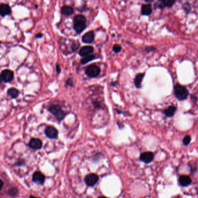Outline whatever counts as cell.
Wrapping results in <instances>:
<instances>
[{"instance_id":"obj_1","label":"cell","mask_w":198,"mask_h":198,"mask_svg":"<svg viewBox=\"0 0 198 198\" xmlns=\"http://www.w3.org/2000/svg\"><path fill=\"white\" fill-rule=\"evenodd\" d=\"M86 18L82 15H77L73 18V29L80 34L86 28Z\"/></svg>"},{"instance_id":"obj_2","label":"cell","mask_w":198,"mask_h":198,"mask_svg":"<svg viewBox=\"0 0 198 198\" xmlns=\"http://www.w3.org/2000/svg\"><path fill=\"white\" fill-rule=\"evenodd\" d=\"M174 92L175 97L180 101L186 100L189 94V92L186 88L179 83H177L175 85Z\"/></svg>"},{"instance_id":"obj_3","label":"cell","mask_w":198,"mask_h":198,"mask_svg":"<svg viewBox=\"0 0 198 198\" xmlns=\"http://www.w3.org/2000/svg\"><path fill=\"white\" fill-rule=\"evenodd\" d=\"M48 110L52 114L54 115V117L58 121H62L66 116L65 112L59 105H51L49 108Z\"/></svg>"},{"instance_id":"obj_4","label":"cell","mask_w":198,"mask_h":198,"mask_svg":"<svg viewBox=\"0 0 198 198\" xmlns=\"http://www.w3.org/2000/svg\"><path fill=\"white\" fill-rule=\"evenodd\" d=\"M85 72L89 77L95 78L100 74L101 69L96 65H90L85 69Z\"/></svg>"},{"instance_id":"obj_5","label":"cell","mask_w":198,"mask_h":198,"mask_svg":"<svg viewBox=\"0 0 198 198\" xmlns=\"http://www.w3.org/2000/svg\"><path fill=\"white\" fill-rule=\"evenodd\" d=\"M14 77L13 72L10 70H3L1 75V80L5 82L12 81Z\"/></svg>"},{"instance_id":"obj_6","label":"cell","mask_w":198,"mask_h":198,"mask_svg":"<svg viewBox=\"0 0 198 198\" xmlns=\"http://www.w3.org/2000/svg\"><path fill=\"white\" fill-rule=\"evenodd\" d=\"M45 133L47 137L51 139H57L58 137V131L54 126H49L46 129Z\"/></svg>"},{"instance_id":"obj_7","label":"cell","mask_w":198,"mask_h":198,"mask_svg":"<svg viewBox=\"0 0 198 198\" xmlns=\"http://www.w3.org/2000/svg\"><path fill=\"white\" fill-rule=\"evenodd\" d=\"M98 176L95 174H89L85 177V183L88 186H93L98 182Z\"/></svg>"},{"instance_id":"obj_8","label":"cell","mask_w":198,"mask_h":198,"mask_svg":"<svg viewBox=\"0 0 198 198\" xmlns=\"http://www.w3.org/2000/svg\"><path fill=\"white\" fill-rule=\"evenodd\" d=\"M28 146L29 147V148L33 149V150H38L41 148L42 146H43V142L41 141V140L38 139H36V138H33L30 141Z\"/></svg>"},{"instance_id":"obj_9","label":"cell","mask_w":198,"mask_h":198,"mask_svg":"<svg viewBox=\"0 0 198 198\" xmlns=\"http://www.w3.org/2000/svg\"><path fill=\"white\" fill-rule=\"evenodd\" d=\"M154 158V154L151 152H145L141 154L140 159L144 163L151 162Z\"/></svg>"},{"instance_id":"obj_10","label":"cell","mask_w":198,"mask_h":198,"mask_svg":"<svg viewBox=\"0 0 198 198\" xmlns=\"http://www.w3.org/2000/svg\"><path fill=\"white\" fill-rule=\"evenodd\" d=\"M46 177L44 175L40 172L37 171L33 175V181L36 184L43 185L45 181Z\"/></svg>"},{"instance_id":"obj_11","label":"cell","mask_w":198,"mask_h":198,"mask_svg":"<svg viewBox=\"0 0 198 198\" xmlns=\"http://www.w3.org/2000/svg\"><path fill=\"white\" fill-rule=\"evenodd\" d=\"M95 39V34L93 31H90L85 33L82 37V41L85 44L93 43Z\"/></svg>"},{"instance_id":"obj_12","label":"cell","mask_w":198,"mask_h":198,"mask_svg":"<svg viewBox=\"0 0 198 198\" xmlns=\"http://www.w3.org/2000/svg\"><path fill=\"white\" fill-rule=\"evenodd\" d=\"M12 9L11 7L7 4L2 3L0 5V14L2 17H4L5 16L9 15L11 13Z\"/></svg>"},{"instance_id":"obj_13","label":"cell","mask_w":198,"mask_h":198,"mask_svg":"<svg viewBox=\"0 0 198 198\" xmlns=\"http://www.w3.org/2000/svg\"><path fill=\"white\" fill-rule=\"evenodd\" d=\"M94 49L92 46H85L82 47L79 51V55L82 57H85L93 53Z\"/></svg>"},{"instance_id":"obj_14","label":"cell","mask_w":198,"mask_h":198,"mask_svg":"<svg viewBox=\"0 0 198 198\" xmlns=\"http://www.w3.org/2000/svg\"><path fill=\"white\" fill-rule=\"evenodd\" d=\"M60 12L62 15L66 16H69L74 13V9L71 6L65 5L62 7Z\"/></svg>"},{"instance_id":"obj_15","label":"cell","mask_w":198,"mask_h":198,"mask_svg":"<svg viewBox=\"0 0 198 198\" xmlns=\"http://www.w3.org/2000/svg\"><path fill=\"white\" fill-rule=\"evenodd\" d=\"M180 184L182 186H186L189 185L192 183V180L191 177L188 175H182L179 178Z\"/></svg>"},{"instance_id":"obj_16","label":"cell","mask_w":198,"mask_h":198,"mask_svg":"<svg viewBox=\"0 0 198 198\" xmlns=\"http://www.w3.org/2000/svg\"><path fill=\"white\" fill-rule=\"evenodd\" d=\"M177 111V108L174 106H170L164 110L163 113L167 117H172L174 115Z\"/></svg>"},{"instance_id":"obj_17","label":"cell","mask_w":198,"mask_h":198,"mask_svg":"<svg viewBox=\"0 0 198 198\" xmlns=\"http://www.w3.org/2000/svg\"><path fill=\"white\" fill-rule=\"evenodd\" d=\"M144 73H140L135 76L134 79V85L137 88H141V83L144 78Z\"/></svg>"},{"instance_id":"obj_18","label":"cell","mask_w":198,"mask_h":198,"mask_svg":"<svg viewBox=\"0 0 198 198\" xmlns=\"http://www.w3.org/2000/svg\"><path fill=\"white\" fill-rule=\"evenodd\" d=\"M152 12V9L151 4L144 5L141 8V13L143 15H150Z\"/></svg>"},{"instance_id":"obj_19","label":"cell","mask_w":198,"mask_h":198,"mask_svg":"<svg viewBox=\"0 0 198 198\" xmlns=\"http://www.w3.org/2000/svg\"><path fill=\"white\" fill-rule=\"evenodd\" d=\"M7 94L12 99H16V97H18L19 94V91L16 88H11L8 90Z\"/></svg>"},{"instance_id":"obj_20","label":"cell","mask_w":198,"mask_h":198,"mask_svg":"<svg viewBox=\"0 0 198 198\" xmlns=\"http://www.w3.org/2000/svg\"><path fill=\"white\" fill-rule=\"evenodd\" d=\"M95 58V56L94 55H90L88 56H87L85 57H84L83 58H82L81 60V63L82 64H85L89 61H91L93 60V59Z\"/></svg>"},{"instance_id":"obj_21","label":"cell","mask_w":198,"mask_h":198,"mask_svg":"<svg viewBox=\"0 0 198 198\" xmlns=\"http://www.w3.org/2000/svg\"><path fill=\"white\" fill-rule=\"evenodd\" d=\"M175 0H161V3L164 7H172L175 3Z\"/></svg>"},{"instance_id":"obj_22","label":"cell","mask_w":198,"mask_h":198,"mask_svg":"<svg viewBox=\"0 0 198 198\" xmlns=\"http://www.w3.org/2000/svg\"><path fill=\"white\" fill-rule=\"evenodd\" d=\"M8 194L10 196H11L12 197H16L18 194V191L16 188H12L11 189L9 190V192H8Z\"/></svg>"},{"instance_id":"obj_23","label":"cell","mask_w":198,"mask_h":198,"mask_svg":"<svg viewBox=\"0 0 198 198\" xmlns=\"http://www.w3.org/2000/svg\"><path fill=\"white\" fill-rule=\"evenodd\" d=\"M191 137L189 135H186L185 136V137L184 138V139L183 140V144L185 146H187L188 145L190 142H191Z\"/></svg>"},{"instance_id":"obj_24","label":"cell","mask_w":198,"mask_h":198,"mask_svg":"<svg viewBox=\"0 0 198 198\" xmlns=\"http://www.w3.org/2000/svg\"><path fill=\"white\" fill-rule=\"evenodd\" d=\"M113 50L116 53H119L121 50V47L120 45L116 44V45H115L113 46Z\"/></svg>"},{"instance_id":"obj_25","label":"cell","mask_w":198,"mask_h":198,"mask_svg":"<svg viewBox=\"0 0 198 198\" xmlns=\"http://www.w3.org/2000/svg\"><path fill=\"white\" fill-rule=\"evenodd\" d=\"M79 47H80V43H79L77 42H75L73 44V45L71 46V49H72L73 51H76Z\"/></svg>"},{"instance_id":"obj_26","label":"cell","mask_w":198,"mask_h":198,"mask_svg":"<svg viewBox=\"0 0 198 198\" xmlns=\"http://www.w3.org/2000/svg\"><path fill=\"white\" fill-rule=\"evenodd\" d=\"M66 85H68V86H73V81L71 78H69L67 81H66Z\"/></svg>"},{"instance_id":"obj_27","label":"cell","mask_w":198,"mask_h":198,"mask_svg":"<svg viewBox=\"0 0 198 198\" xmlns=\"http://www.w3.org/2000/svg\"><path fill=\"white\" fill-rule=\"evenodd\" d=\"M56 71H57V72L58 74H60V72H61V69H60V67L59 66L58 64H56Z\"/></svg>"},{"instance_id":"obj_28","label":"cell","mask_w":198,"mask_h":198,"mask_svg":"<svg viewBox=\"0 0 198 198\" xmlns=\"http://www.w3.org/2000/svg\"><path fill=\"white\" fill-rule=\"evenodd\" d=\"M155 50V48L153 47H146L145 49V50L147 52H149L151 51H152V50Z\"/></svg>"},{"instance_id":"obj_29","label":"cell","mask_w":198,"mask_h":198,"mask_svg":"<svg viewBox=\"0 0 198 198\" xmlns=\"http://www.w3.org/2000/svg\"><path fill=\"white\" fill-rule=\"evenodd\" d=\"M43 34H41V33H38V34H37L36 35L35 37H36L37 38H41L43 37Z\"/></svg>"},{"instance_id":"obj_30","label":"cell","mask_w":198,"mask_h":198,"mask_svg":"<svg viewBox=\"0 0 198 198\" xmlns=\"http://www.w3.org/2000/svg\"><path fill=\"white\" fill-rule=\"evenodd\" d=\"M23 163H24V161H19L17 163V165H21Z\"/></svg>"},{"instance_id":"obj_31","label":"cell","mask_w":198,"mask_h":198,"mask_svg":"<svg viewBox=\"0 0 198 198\" xmlns=\"http://www.w3.org/2000/svg\"><path fill=\"white\" fill-rule=\"evenodd\" d=\"M2 186H3V182L2 180H1V189L2 188Z\"/></svg>"},{"instance_id":"obj_32","label":"cell","mask_w":198,"mask_h":198,"mask_svg":"<svg viewBox=\"0 0 198 198\" xmlns=\"http://www.w3.org/2000/svg\"><path fill=\"white\" fill-rule=\"evenodd\" d=\"M145 1H146V2H152V1H153V0H145Z\"/></svg>"},{"instance_id":"obj_33","label":"cell","mask_w":198,"mask_h":198,"mask_svg":"<svg viewBox=\"0 0 198 198\" xmlns=\"http://www.w3.org/2000/svg\"><path fill=\"white\" fill-rule=\"evenodd\" d=\"M30 198H36V197H34V196H30Z\"/></svg>"},{"instance_id":"obj_34","label":"cell","mask_w":198,"mask_h":198,"mask_svg":"<svg viewBox=\"0 0 198 198\" xmlns=\"http://www.w3.org/2000/svg\"><path fill=\"white\" fill-rule=\"evenodd\" d=\"M98 198H107L105 197H99Z\"/></svg>"},{"instance_id":"obj_35","label":"cell","mask_w":198,"mask_h":198,"mask_svg":"<svg viewBox=\"0 0 198 198\" xmlns=\"http://www.w3.org/2000/svg\"><path fill=\"white\" fill-rule=\"evenodd\" d=\"M35 7L36 8H38V5H35Z\"/></svg>"}]
</instances>
